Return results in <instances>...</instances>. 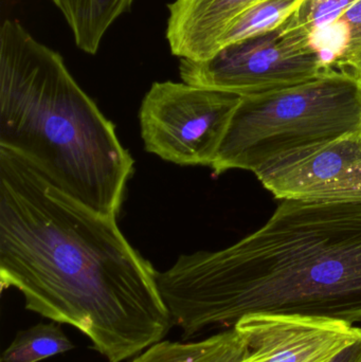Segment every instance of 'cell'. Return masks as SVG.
Here are the masks:
<instances>
[{
	"instance_id": "1",
	"label": "cell",
	"mask_w": 361,
	"mask_h": 362,
	"mask_svg": "<svg viewBox=\"0 0 361 362\" xmlns=\"http://www.w3.org/2000/svg\"><path fill=\"white\" fill-rule=\"evenodd\" d=\"M157 272L114 217L0 148V283L21 293L28 310L76 327L108 362H122L174 327Z\"/></svg>"
},
{
	"instance_id": "2",
	"label": "cell",
	"mask_w": 361,
	"mask_h": 362,
	"mask_svg": "<svg viewBox=\"0 0 361 362\" xmlns=\"http://www.w3.org/2000/svg\"><path fill=\"white\" fill-rule=\"evenodd\" d=\"M184 338L250 315L361 323V204L284 199L258 231L157 272Z\"/></svg>"
},
{
	"instance_id": "3",
	"label": "cell",
	"mask_w": 361,
	"mask_h": 362,
	"mask_svg": "<svg viewBox=\"0 0 361 362\" xmlns=\"http://www.w3.org/2000/svg\"><path fill=\"white\" fill-rule=\"evenodd\" d=\"M0 148L97 214L120 212L134 159L63 57L15 19L0 30Z\"/></svg>"
},
{
	"instance_id": "4",
	"label": "cell",
	"mask_w": 361,
	"mask_h": 362,
	"mask_svg": "<svg viewBox=\"0 0 361 362\" xmlns=\"http://www.w3.org/2000/svg\"><path fill=\"white\" fill-rule=\"evenodd\" d=\"M361 135V78L329 72L309 82L242 97L211 169L267 172L348 136Z\"/></svg>"
},
{
	"instance_id": "5",
	"label": "cell",
	"mask_w": 361,
	"mask_h": 362,
	"mask_svg": "<svg viewBox=\"0 0 361 362\" xmlns=\"http://www.w3.org/2000/svg\"><path fill=\"white\" fill-rule=\"evenodd\" d=\"M241 98L184 82L154 83L139 110L146 152L176 165L211 167Z\"/></svg>"
},
{
	"instance_id": "6",
	"label": "cell",
	"mask_w": 361,
	"mask_h": 362,
	"mask_svg": "<svg viewBox=\"0 0 361 362\" xmlns=\"http://www.w3.org/2000/svg\"><path fill=\"white\" fill-rule=\"evenodd\" d=\"M179 74L187 84L248 97L297 86L329 72L317 55L277 28L229 45L206 61L180 59Z\"/></svg>"
},
{
	"instance_id": "7",
	"label": "cell",
	"mask_w": 361,
	"mask_h": 362,
	"mask_svg": "<svg viewBox=\"0 0 361 362\" xmlns=\"http://www.w3.org/2000/svg\"><path fill=\"white\" fill-rule=\"evenodd\" d=\"M247 346L239 362H330L361 327L318 317L250 315L235 325Z\"/></svg>"
},
{
	"instance_id": "8",
	"label": "cell",
	"mask_w": 361,
	"mask_h": 362,
	"mask_svg": "<svg viewBox=\"0 0 361 362\" xmlns=\"http://www.w3.org/2000/svg\"><path fill=\"white\" fill-rule=\"evenodd\" d=\"M258 180L280 199L361 204V135L307 153Z\"/></svg>"
},
{
	"instance_id": "9",
	"label": "cell",
	"mask_w": 361,
	"mask_h": 362,
	"mask_svg": "<svg viewBox=\"0 0 361 362\" xmlns=\"http://www.w3.org/2000/svg\"><path fill=\"white\" fill-rule=\"evenodd\" d=\"M279 29L324 71L361 78V0H304Z\"/></svg>"
},
{
	"instance_id": "10",
	"label": "cell",
	"mask_w": 361,
	"mask_h": 362,
	"mask_svg": "<svg viewBox=\"0 0 361 362\" xmlns=\"http://www.w3.org/2000/svg\"><path fill=\"white\" fill-rule=\"evenodd\" d=\"M263 0H175L169 6L167 36L172 54L201 62L222 49L229 30Z\"/></svg>"
},
{
	"instance_id": "11",
	"label": "cell",
	"mask_w": 361,
	"mask_h": 362,
	"mask_svg": "<svg viewBox=\"0 0 361 362\" xmlns=\"http://www.w3.org/2000/svg\"><path fill=\"white\" fill-rule=\"evenodd\" d=\"M246 353L245 340L235 327H230L199 341L161 340L131 362H239Z\"/></svg>"
},
{
	"instance_id": "12",
	"label": "cell",
	"mask_w": 361,
	"mask_h": 362,
	"mask_svg": "<svg viewBox=\"0 0 361 362\" xmlns=\"http://www.w3.org/2000/svg\"><path fill=\"white\" fill-rule=\"evenodd\" d=\"M61 11L80 50L95 54L112 23L135 0H51Z\"/></svg>"
},
{
	"instance_id": "13",
	"label": "cell",
	"mask_w": 361,
	"mask_h": 362,
	"mask_svg": "<svg viewBox=\"0 0 361 362\" xmlns=\"http://www.w3.org/2000/svg\"><path fill=\"white\" fill-rule=\"evenodd\" d=\"M61 325L55 321L40 322L19 331L4 350L1 362H40L73 350L76 346Z\"/></svg>"
},
{
	"instance_id": "14",
	"label": "cell",
	"mask_w": 361,
	"mask_h": 362,
	"mask_svg": "<svg viewBox=\"0 0 361 362\" xmlns=\"http://www.w3.org/2000/svg\"><path fill=\"white\" fill-rule=\"evenodd\" d=\"M303 1L304 0H263L259 2L229 30L223 40L222 49L252 36L277 29Z\"/></svg>"
},
{
	"instance_id": "15",
	"label": "cell",
	"mask_w": 361,
	"mask_h": 362,
	"mask_svg": "<svg viewBox=\"0 0 361 362\" xmlns=\"http://www.w3.org/2000/svg\"><path fill=\"white\" fill-rule=\"evenodd\" d=\"M330 362H361V338L345 346Z\"/></svg>"
}]
</instances>
